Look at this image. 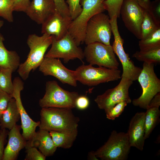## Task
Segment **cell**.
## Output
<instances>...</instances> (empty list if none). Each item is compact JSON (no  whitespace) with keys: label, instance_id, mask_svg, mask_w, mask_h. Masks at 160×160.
Here are the masks:
<instances>
[{"label":"cell","instance_id":"cell-1","mask_svg":"<svg viewBox=\"0 0 160 160\" xmlns=\"http://www.w3.org/2000/svg\"><path fill=\"white\" fill-rule=\"evenodd\" d=\"M41 108L39 129L60 131L77 129L79 119L74 115L71 109Z\"/></svg>","mask_w":160,"mask_h":160},{"label":"cell","instance_id":"cell-2","mask_svg":"<svg viewBox=\"0 0 160 160\" xmlns=\"http://www.w3.org/2000/svg\"><path fill=\"white\" fill-rule=\"evenodd\" d=\"M52 36L43 34L39 36L35 34L29 35L27 38V44L30 49L29 52L25 61L20 63L17 72L24 80L28 77L32 71L39 67L42 62L45 53L51 44Z\"/></svg>","mask_w":160,"mask_h":160},{"label":"cell","instance_id":"cell-3","mask_svg":"<svg viewBox=\"0 0 160 160\" xmlns=\"http://www.w3.org/2000/svg\"><path fill=\"white\" fill-rule=\"evenodd\" d=\"M105 0H80L82 10L79 15L72 20L68 33L77 46L84 43L86 27L89 19L93 16L105 10L103 3Z\"/></svg>","mask_w":160,"mask_h":160},{"label":"cell","instance_id":"cell-4","mask_svg":"<svg viewBox=\"0 0 160 160\" xmlns=\"http://www.w3.org/2000/svg\"><path fill=\"white\" fill-rule=\"evenodd\" d=\"M131 147L127 132L113 130L107 141L94 153L102 160H125Z\"/></svg>","mask_w":160,"mask_h":160},{"label":"cell","instance_id":"cell-5","mask_svg":"<svg viewBox=\"0 0 160 160\" xmlns=\"http://www.w3.org/2000/svg\"><path fill=\"white\" fill-rule=\"evenodd\" d=\"M45 86V94L39 101V105L41 108L72 109L76 107V101L79 96L78 92L65 90L54 80L47 81Z\"/></svg>","mask_w":160,"mask_h":160},{"label":"cell","instance_id":"cell-6","mask_svg":"<svg viewBox=\"0 0 160 160\" xmlns=\"http://www.w3.org/2000/svg\"><path fill=\"white\" fill-rule=\"evenodd\" d=\"M143 66L137 80L141 87L142 94L132 103L135 106L146 109L153 97L160 92V80L154 72V63L144 62Z\"/></svg>","mask_w":160,"mask_h":160},{"label":"cell","instance_id":"cell-7","mask_svg":"<svg viewBox=\"0 0 160 160\" xmlns=\"http://www.w3.org/2000/svg\"><path fill=\"white\" fill-rule=\"evenodd\" d=\"M77 81L89 86H95L102 83L118 80L121 78V71L103 67H94L84 64L75 70Z\"/></svg>","mask_w":160,"mask_h":160},{"label":"cell","instance_id":"cell-8","mask_svg":"<svg viewBox=\"0 0 160 160\" xmlns=\"http://www.w3.org/2000/svg\"><path fill=\"white\" fill-rule=\"evenodd\" d=\"M112 31L108 15L100 12L93 16L87 24L84 43L87 45L95 42L110 45Z\"/></svg>","mask_w":160,"mask_h":160},{"label":"cell","instance_id":"cell-9","mask_svg":"<svg viewBox=\"0 0 160 160\" xmlns=\"http://www.w3.org/2000/svg\"><path fill=\"white\" fill-rule=\"evenodd\" d=\"M83 52L84 57L90 65L118 69L119 63L111 45L94 42L87 45Z\"/></svg>","mask_w":160,"mask_h":160},{"label":"cell","instance_id":"cell-10","mask_svg":"<svg viewBox=\"0 0 160 160\" xmlns=\"http://www.w3.org/2000/svg\"><path fill=\"white\" fill-rule=\"evenodd\" d=\"M112 33L114 41L112 46L113 51L121 63L123 72L121 77L128 78L132 81L137 80L142 68L135 66L129 57L128 54L125 52L123 45L124 39L121 37L118 30L117 18L110 19Z\"/></svg>","mask_w":160,"mask_h":160},{"label":"cell","instance_id":"cell-11","mask_svg":"<svg viewBox=\"0 0 160 160\" xmlns=\"http://www.w3.org/2000/svg\"><path fill=\"white\" fill-rule=\"evenodd\" d=\"M51 45V48L44 57L62 58L65 63L76 59L83 62L84 58V52L68 33L59 40L53 37Z\"/></svg>","mask_w":160,"mask_h":160},{"label":"cell","instance_id":"cell-12","mask_svg":"<svg viewBox=\"0 0 160 160\" xmlns=\"http://www.w3.org/2000/svg\"><path fill=\"white\" fill-rule=\"evenodd\" d=\"M121 78L117 86L107 89L102 94L98 95L94 100L99 108L104 110L105 113L120 102L125 101L128 104L132 102L129 90L133 81L126 78Z\"/></svg>","mask_w":160,"mask_h":160},{"label":"cell","instance_id":"cell-13","mask_svg":"<svg viewBox=\"0 0 160 160\" xmlns=\"http://www.w3.org/2000/svg\"><path fill=\"white\" fill-rule=\"evenodd\" d=\"M145 10L135 0H124L120 14L125 26L137 38L141 39V26Z\"/></svg>","mask_w":160,"mask_h":160},{"label":"cell","instance_id":"cell-14","mask_svg":"<svg viewBox=\"0 0 160 160\" xmlns=\"http://www.w3.org/2000/svg\"><path fill=\"white\" fill-rule=\"evenodd\" d=\"M39 68L44 76H52L63 84L77 86L75 71L65 67L59 58L44 57Z\"/></svg>","mask_w":160,"mask_h":160},{"label":"cell","instance_id":"cell-15","mask_svg":"<svg viewBox=\"0 0 160 160\" xmlns=\"http://www.w3.org/2000/svg\"><path fill=\"white\" fill-rule=\"evenodd\" d=\"M14 90L12 95L19 111L21 120L22 135L26 140H30L35 133L36 129L40 124V121H33L25 109L21 100L20 93L24 88V83L19 77H16L13 81Z\"/></svg>","mask_w":160,"mask_h":160},{"label":"cell","instance_id":"cell-16","mask_svg":"<svg viewBox=\"0 0 160 160\" xmlns=\"http://www.w3.org/2000/svg\"><path fill=\"white\" fill-rule=\"evenodd\" d=\"M72 20L70 17H63L56 10L41 24V33L60 39L68 33Z\"/></svg>","mask_w":160,"mask_h":160},{"label":"cell","instance_id":"cell-17","mask_svg":"<svg viewBox=\"0 0 160 160\" xmlns=\"http://www.w3.org/2000/svg\"><path fill=\"white\" fill-rule=\"evenodd\" d=\"M56 10L53 0H32L25 13L31 20L42 24Z\"/></svg>","mask_w":160,"mask_h":160},{"label":"cell","instance_id":"cell-18","mask_svg":"<svg viewBox=\"0 0 160 160\" xmlns=\"http://www.w3.org/2000/svg\"><path fill=\"white\" fill-rule=\"evenodd\" d=\"M144 112L136 113L131 119L127 132L131 147L140 151L143 149L145 139Z\"/></svg>","mask_w":160,"mask_h":160},{"label":"cell","instance_id":"cell-19","mask_svg":"<svg viewBox=\"0 0 160 160\" xmlns=\"http://www.w3.org/2000/svg\"><path fill=\"white\" fill-rule=\"evenodd\" d=\"M21 128L20 126L16 124L9 131L3 160H16L20 151L25 148L27 141L20 133Z\"/></svg>","mask_w":160,"mask_h":160},{"label":"cell","instance_id":"cell-20","mask_svg":"<svg viewBox=\"0 0 160 160\" xmlns=\"http://www.w3.org/2000/svg\"><path fill=\"white\" fill-rule=\"evenodd\" d=\"M26 146L38 148L46 157L53 155L57 148L54 143L49 132L41 129L36 132L30 140L27 141Z\"/></svg>","mask_w":160,"mask_h":160},{"label":"cell","instance_id":"cell-21","mask_svg":"<svg viewBox=\"0 0 160 160\" xmlns=\"http://www.w3.org/2000/svg\"><path fill=\"white\" fill-rule=\"evenodd\" d=\"M4 22L0 20V30ZM4 38L0 31V67L11 70L13 72L17 70L20 63V57L14 51H9L4 46Z\"/></svg>","mask_w":160,"mask_h":160},{"label":"cell","instance_id":"cell-22","mask_svg":"<svg viewBox=\"0 0 160 160\" xmlns=\"http://www.w3.org/2000/svg\"><path fill=\"white\" fill-rule=\"evenodd\" d=\"M20 119V115L15 99L12 97L3 113L0 121V129L9 130L16 124Z\"/></svg>","mask_w":160,"mask_h":160},{"label":"cell","instance_id":"cell-23","mask_svg":"<svg viewBox=\"0 0 160 160\" xmlns=\"http://www.w3.org/2000/svg\"><path fill=\"white\" fill-rule=\"evenodd\" d=\"M57 147L68 149L72 146L78 135V129L63 131H49Z\"/></svg>","mask_w":160,"mask_h":160},{"label":"cell","instance_id":"cell-24","mask_svg":"<svg viewBox=\"0 0 160 160\" xmlns=\"http://www.w3.org/2000/svg\"><path fill=\"white\" fill-rule=\"evenodd\" d=\"M145 112V139L148 138L159 120L160 111L159 108L148 107Z\"/></svg>","mask_w":160,"mask_h":160},{"label":"cell","instance_id":"cell-25","mask_svg":"<svg viewBox=\"0 0 160 160\" xmlns=\"http://www.w3.org/2000/svg\"><path fill=\"white\" fill-rule=\"evenodd\" d=\"M138 60L155 63L160 62V46L137 51L132 56Z\"/></svg>","mask_w":160,"mask_h":160},{"label":"cell","instance_id":"cell-26","mask_svg":"<svg viewBox=\"0 0 160 160\" xmlns=\"http://www.w3.org/2000/svg\"><path fill=\"white\" fill-rule=\"evenodd\" d=\"M159 28L160 22L157 21L149 11L145 10L141 26V39L145 38Z\"/></svg>","mask_w":160,"mask_h":160},{"label":"cell","instance_id":"cell-27","mask_svg":"<svg viewBox=\"0 0 160 160\" xmlns=\"http://www.w3.org/2000/svg\"><path fill=\"white\" fill-rule=\"evenodd\" d=\"M13 72L10 69L0 67V89L12 96L14 90L12 80Z\"/></svg>","mask_w":160,"mask_h":160},{"label":"cell","instance_id":"cell-28","mask_svg":"<svg viewBox=\"0 0 160 160\" xmlns=\"http://www.w3.org/2000/svg\"><path fill=\"white\" fill-rule=\"evenodd\" d=\"M140 50L150 49L160 46V28L139 42Z\"/></svg>","mask_w":160,"mask_h":160},{"label":"cell","instance_id":"cell-29","mask_svg":"<svg viewBox=\"0 0 160 160\" xmlns=\"http://www.w3.org/2000/svg\"><path fill=\"white\" fill-rule=\"evenodd\" d=\"M15 0H0V17L9 23L13 22V12Z\"/></svg>","mask_w":160,"mask_h":160},{"label":"cell","instance_id":"cell-30","mask_svg":"<svg viewBox=\"0 0 160 160\" xmlns=\"http://www.w3.org/2000/svg\"><path fill=\"white\" fill-rule=\"evenodd\" d=\"M124 0H105L103 4L110 19L120 17V9Z\"/></svg>","mask_w":160,"mask_h":160},{"label":"cell","instance_id":"cell-31","mask_svg":"<svg viewBox=\"0 0 160 160\" xmlns=\"http://www.w3.org/2000/svg\"><path fill=\"white\" fill-rule=\"evenodd\" d=\"M127 104V102L124 101L118 103L105 113L106 118L110 120H115L121 114Z\"/></svg>","mask_w":160,"mask_h":160},{"label":"cell","instance_id":"cell-32","mask_svg":"<svg viewBox=\"0 0 160 160\" xmlns=\"http://www.w3.org/2000/svg\"><path fill=\"white\" fill-rule=\"evenodd\" d=\"M80 0H66L71 17L72 20L77 17L81 13L82 8Z\"/></svg>","mask_w":160,"mask_h":160},{"label":"cell","instance_id":"cell-33","mask_svg":"<svg viewBox=\"0 0 160 160\" xmlns=\"http://www.w3.org/2000/svg\"><path fill=\"white\" fill-rule=\"evenodd\" d=\"M26 155L25 160H45L46 157L37 148L30 146H26Z\"/></svg>","mask_w":160,"mask_h":160},{"label":"cell","instance_id":"cell-34","mask_svg":"<svg viewBox=\"0 0 160 160\" xmlns=\"http://www.w3.org/2000/svg\"><path fill=\"white\" fill-rule=\"evenodd\" d=\"M56 10L63 17H70L65 0H53Z\"/></svg>","mask_w":160,"mask_h":160},{"label":"cell","instance_id":"cell-35","mask_svg":"<svg viewBox=\"0 0 160 160\" xmlns=\"http://www.w3.org/2000/svg\"><path fill=\"white\" fill-rule=\"evenodd\" d=\"M12 98L11 95L0 89V121L3 113Z\"/></svg>","mask_w":160,"mask_h":160},{"label":"cell","instance_id":"cell-36","mask_svg":"<svg viewBox=\"0 0 160 160\" xmlns=\"http://www.w3.org/2000/svg\"><path fill=\"white\" fill-rule=\"evenodd\" d=\"M148 11L157 21L160 22V0L151 1Z\"/></svg>","mask_w":160,"mask_h":160},{"label":"cell","instance_id":"cell-37","mask_svg":"<svg viewBox=\"0 0 160 160\" xmlns=\"http://www.w3.org/2000/svg\"><path fill=\"white\" fill-rule=\"evenodd\" d=\"M30 1V0H15L14 11L25 12Z\"/></svg>","mask_w":160,"mask_h":160},{"label":"cell","instance_id":"cell-38","mask_svg":"<svg viewBox=\"0 0 160 160\" xmlns=\"http://www.w3.org/2000/svg\"><path fill=\"white\" fill-rule=\"evenodd\" d=\"M9 132L7 129H1L0 135V160H3L4 151V145L6 143V138Z\"/></svg>","mask_w":160,"mask_h":160},{"label":"cell","instance_id":"cell-39","mask_svg":"<svg viewBox=\"0 0 160 160\" xmlns=\"http://www.w3.org/2000/svg\"><path fill=\"white\" fill-rule=\"evenodd\" d=\"M89 104V100L87 97L84 95L79 96L76 101V107L80 110H84L88 107Z\"/></svg>","mask_w":160,"mask_h":160},{"label":"cell","instance_id":"cell-40","mask_svg":"<svg viewBox=\"0 0 160 160\" xmlns=\"http://www.w3.org/2000/svg\"><path fill=\"white\" fill-rule=\"evenodd\" d=\"M160 105V92L157 93L150 101L148 107L159 108Z\"/></svg>","mask_w":160,"mask_h":160},{"label":"cell","instance_id":"cell-41","mask_svg":"<svg viewBox=\"0 0 160 160\" xmlns=\"http://www.w3.org/2000/svg\"><path fill=\"white\" fill-rule=\"evenodd\" d=\"M145 10H148L151 1L150 0H135Z\"/></svg>","mask_w":160,"mask_h":160},{"label":"cell","instance_id":"cell-42","mask_svg":"<svg viewBox=\"0 0 160 160\" xmlns=\"http://www.w3.org/2000/svg\"><path fill=\"white\" fill-rule=\"evenodd\" d=\"M95 155L94 151H91L89 152L88 156V159L89 160H99Z\"/></svg>","mask_w":160,"mask_h":160},{"label":"cell","instance_id":"cell-43","mask_svg":"<svg viewBox=\"0 0 160 160\" xmlns=\"http://www.w3.org/2000/svg\"><path fill=\"white\" fill-rule=\"evenodd\" d=\"M1 129H0V134H1Z\"/></svg>","mask_w":160,"mask_h":160}]
</instances>
